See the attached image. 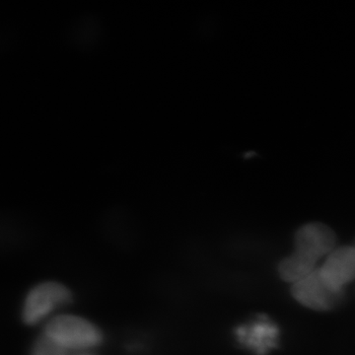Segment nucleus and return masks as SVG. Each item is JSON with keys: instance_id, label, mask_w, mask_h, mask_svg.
<instances>
[{"instance_id": "nucleus-1", "label": "nucleus", "mask_w": 355, "mask_h": 355, "mask_svg": "<svg viewBox=\"0 0 355 355\" xmlns=\"http://www.w3.org/2000/svg\"><path fill=\"white\" fill-rule=\"evenodd\" d=\"M44 336L65 349L83 350L97 347L102 343L101 331L83 318L58 316L46 326Z\"/></svg>"}, {"instance_id": "nucleus-2", "label": "nucleus", "mask_w": 355, "mask_h": 355, "mask_svg": "<svg viewBox=\"0 0 355 355\" xmlns=\"http://www.w3.org/2000/svg\"><path fill=\"white\" fill-rule=\"evenodd\" d=\"M71 294L67 287L57 282H46L35 287L26 298L23 318L34 324L60 306L69 304Z\"/></svg>"}, {"instance_id": "nucleus-3", "label": "nucleus", "mask_w": 355, "mask_h": 355, "mask_svg": "<svg viewBox=\"0 0 355 355\" xmlns=\"http://www.w3.org/2000/svg\"><path fill=\"white\" fill-rule=\"evenodd\" d=\"M292 294L301 304L316 311L333 309L343 299V292H336L327 286L315 270L309 275L293 284Z\"/></svg>"}, {"instance_id": "nucleus-4", "label": "nucleus", "mask_w": 355, "mask_h": 355, "mask_svg": "<svg viewBox=\"0 0 355 355\" xmlns=\"http://www.w3.org/2000/svg\"><path fill=\"white\" fill-rule=\"evenodd\" d=\"M236 338L243 347L257 355H266L277 347L279 330L270 318L260 316L235 331Z\"/></svg>"}, {"instance_id": "nucleus-5", "label": "nucleus", "mask_w": 355, "mask_h": 355, "mask_svg": "<svg viewBox=\"0 0 355 355\" xmlns=\"http://www.w3.org/2000/svg\"><path fill=\"white\" fill-rule=\"evenodd\" d=\"M335 244L334 231L318 222L306 224L295 235V253L314 263L324 254L331 253Z\"/></svg>"}, {"instance_id": "nucleus-6", "label": "nucleus", "mask_w": 355, "mask_h": 355, "mask_svg": "<svg viewBox=\"0 0 355 355\" xmlns=\"http://www.w3.org/2000/svg\"><path fill=\"white\" fill-rule=\"evenodd\" d=\"M319 273L331 289L343 292V286L355 279V249L343 247L331 252Z\"/></svg>"}, {"instance_id": "nucleus-7", "label": "nucleus", "mask_w": 355, "mask_h": 355, "mask_svg": "<svg viewBox=\"0 0 355 355\" xmlns=\"http://www.w3.org/2000/svg\"><path fill=\"white\" fill-rule=\"evenodd\" d=\"M315 266L316 263L314 261L294 253L280 263L279 272L282 279L295 284L314 272L316 270Z\"/></svg>"}, {"instance_id": "nucleus-8", "label": "nucleus", "mask_w": 355, "mask_h": 355, "mask_svg": "<svg viewBox=\"0 0 355 355\" xmlns=\"http://www.w3.org/2000/svg\"><path fill=\"white\" fill-rule=\"evenodd\" d=\"M32 355H69V350L44 336L35 343Z\"/></svg>"}, {"instance_id": "nucleus-9", "label": "nucleus", "mask_w": 355, "mask_h": 355, "mask_svg": "<svg viewBox=\"0 0 355 355\" xmlns=\"http://www.w3.org/2000/svg\"><path fill=\"white\" fill-rule=\"evenodd\" d=\"M81 355H90V354H81Z\"/></svg>"}]
</instances>
